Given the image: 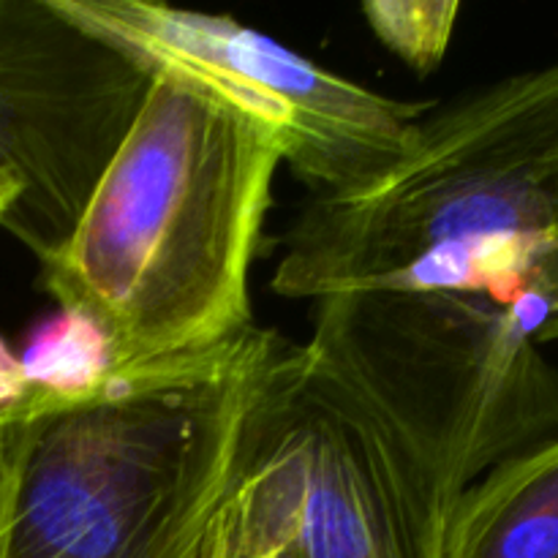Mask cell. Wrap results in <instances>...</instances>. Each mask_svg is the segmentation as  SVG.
<instances>
[{"label": "cell", "instance_id": "obj_1", "mask_svg": "<svg viewBox=\"0 0 558 558\" xmlns=\"http://www.w3.org/2000/svg\"><path fill=\"white\" fill-rule=\"evenodd\" d=\"M554 436L558 371L505 311L316 300L251 412L229 534L298 558H445L463 494Z\"/></svg>", "mask_w": 558, "mask_h": 558}, {"label": "cell", "instance_id": "obj_2", "mask_svg": "<svg viewBox=\"0 0 558 558\" xmlns=\"http://www.w3.org/2000/svg\"><path fill=\"white\" fill-rule=\"evenodd\" d=\"M272 292L456 294L485 300L529 341H558V63L425 112L376 183L311 199Z\"/></svg>", "mask_w": 558, "mask_h": 558}, {"label": "cell", "instance_id": "obj_3", "mask_svg": "<svg viewBox=\"0 0 558 558\" xmlns=\"http://www.w3.org/2000/svg\"><path fill=\"white\" fill-rule=\"evenodd\" d=\"M283 163L276 131L172 71L150 87L41 287L104 332L118 376L254 327L248 272Z\"/></svg>", "mask_w": 558, "mask_h": 558}, {"label": "cell", "instance_id": "obj_4", "mask_svg": "<svg viewBox=\"0 0 558 558\" xmlns=\"http://www.w3.org/2000/svg\"><path fill=\"white\" fill-rule=\"evenodd\" d=\"M287 338L118 376L9 428L0 558H223L243 439Z\"/></svg>", "mask_w": 558, "mask_h": 558}, {"label": "cell", "instance_id": "obj_5", "mask_svg": "<svg viewBox=\"0 0 558 558\" xmlns=\"http://www.w3.org/2000/svg\"><path fill=\"white\" fill-rule=\"evenodd\" d=\"M65 16L270 125L311 199L360 194L401 161L430 104L398 101L322 69L232 16L153 0H54Z\"/></svg>", "mask_w": 558, "mask_h": 558}, {"label": "cell", "instance_id": "obj_6", "mask_svg": "<svg viewBox=\"0 0 558 558\" xmlns=\"http://www.w3.org/2000/svg\"><path fill=\"white\" fill-rule=\"evenodd\" d=\"M153 71L54 0H0V227L41 265L65 245L129 131Z\"/></svg>", "mask_w": 558, "mask_h": 558}, {"label": "cell", "instance_id": "obj_7", "mask_svg": "<svg viewBox=\"0 0 558 558\" xmlns=\"http://www.w3.org/2000/svg\"><path fill=\"white\" fill-rule=\"evenodd\" d=\"M445 558H558V436L507 458L463 494Z\"/></svg>", "mask_w": 558, "mask_h": 558}, {"label": "cell", "instance_id": "obj_8", "mask_svg": "<svg viewBox=\"0 0 558 558\" xmlns=\"http://www.w3.org/2000/svg\"><path fill=\"white\" fill-rule=\"evenodd\" d=\"M20 365L27 398L14 425L90 401L118 379L104 332L87 316L63 308L31 332Z\"/></svg>", "mask_w": 558, "mask_h": 558}, {"label": "cell", "instance_id": "obj_9", "mask_svg": "<svg viewBox=\"0 0 558 558\" xmlns=\"http://www.w3.org/2000/svg\"><path fill=\"white\" fill-rule=\"evenodd\" d=\"M458 0H371L363 16L390 52H396L417 74L441 65L456 33Z\"/></svg>", "mask_w": 558, "mask_h": 558}, {"label": "cell", "instance_id": "obj_10", "mask_svg": "<svg viewBox=\"0 0 558 558\" xmlns=\"http://www.w3.org/2000/svg\"><path fill=\"white\" fill-rule=\"evenodd\" d=\"M25 398L27 381L22 374L20 354L0 338V428H11L16 423Z\"/></svg>", "mask_w": 558, "mask_h": 558}, {"label": "cell", "instance_id": "obj_11", "mask_svg": "<svg viewBox=\"0 0 558 558\" xmlns=\"http://www.w3.org/2000/svg\"><path fill=\"white\" fill-rule=\"evenodd\" d=\"M223 558H298V554L292 548H278V545H251L229 534L227 556Z\"/></svg>", "mask_w": 558, "mask_h": 558}, {"label": "cell", "instance_id": "obj_12", "mask_svg": "<svg viewBox=\"0 0 558 558\" xmlns=\"http://www.w3.org/2000/svg\"><path fill=\"white\" fill-rule=\"evenodd\" d=\"M5 490H9V428H0V532H3Z\"/></svg>", "mask_w": 558, "mask_h": 558}, {"label": "cell", "instance_id": "obj_13", "mask_svg": "<svg viewBox=\"0 0 558 558\" xmlns=\"http://www.w3.org/2000/svg\"><path fill=\"white\" fill-rule=\"evenodd\" d=\"M16 202V185L5 174H0V218L9 213V207Z\"/></svg>", "mask_w": 558, "mask_h": 558}]
</instances>
